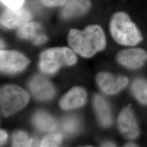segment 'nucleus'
Wrapping results in <instances>:
<instances>
[{
  "instance_id": "15",
  "label": "nucleus",
  "mask_w": 147,
  "mask_h": 147,
  "mask_svg": "<svg viewBox=\"0 0 147 147\" xmlns=\"http://www.w3.org/2000/svg\"><path fill=\"white\" fill-rule=\"evenodd\" d=\"M33 122L38 129L44 131H50L57 127L56 121L47 113L39 111L33 117Z\"/></svg>"
},
{
  "instance_id": "18",
  "label": "nucleus",
  "mask_w": 147,
  "mask_h": 147,
  "mask_svg": "<svg viewBox=\"0 0 147 147\" xmlns=\"http://www.w3.org/2000/svg\"><path fill=\"white\" fill-rule=\"evenodd\" d=\"M62 137L60 134H53L44 137L40 147H57L62 141Z\"/></svg>"
},
{
  "instance_id": "2",
  "label": "nucleus",
  "mask_w": 147,
  "mask_h": 147,
  "mask_svg": "<svg viewBox=\"0 0 147 147\" xmlns=\"http://www.w3.org/2000/svg\"><path fill=\"white\" fill-rule=\"evenodd\" d=\"M110 28L113 39L121 45L135 46L142 40L140 30L125 12H118L113 16Z\"/></svg>"
},
{
  "instance_id": "17",
  "label": "nucleus",
  "mask_w": 147,
  "mask_h": 147,
  "mask_svg": "<svg viewBox=\"0 0 147 147\" xmlns=\"http://www.w3.org/2000/svg\"><path fill=\"white\" fill-rule=\"evenodd\" d=\"M34 140L30 138L25 132H16L13 135L14 147H31L34 144Z\"/></svg>"
},
{
  "instance_id": "16",
  "label": "nucleus",
  "mask_w": 147,
  "mask_h": 147,
  "mask_svg": "<svg viewBox=\"0 0 147 147\" xmlns=\"http://www.w3.org/2000/svg\"><path fill=\"white\" fill-rule=\"evenodd\" d=\"M131 90L140 102L147 105V81L142 79L136 80L132 84Z\"/></svg>"
},
{
  "instance_id": "3",
  "label": "nucleus",
  "mask_w": 147,
  "mask_h": 147,
  "mask_svg": "<svg viewBox=\"0 0 147 147\" xmlns=\"http://www.w3.org/2000/svg\"><path fill=\"white\" fill-rule=\"evenodd\" d=\"M77 61L75 53L67 47H56L41 54L39 66L43 72L55 73L64 65H72Z\"/></svg>"
},
{
  "instance_id": "21",
  "label": "nucleus",
  "mask_w": 147,
  "mask_h": 147,
  "mask_svg": "<svg viewBox=\"0 0 147 147\" xmlns=\"http://www.w3.org/2000/svg\"><path fill=\"white\" fill-rule=\"evenodd\" d=\"M67 0H42V3L49 7H56L64 5Z\"/></svg>"
},
{
  "instance_id": "10",
  "label": "nucleus",
  "mask_w": 147,
  "mask_h": 147,
  "mask_svg": "<svg viewBox=\"0 0 147 147\" xmlns=\"http://www.w3.org/2000/svg\"><path fill=\"white\" fill-rule=\"evenodd\" d=\"M29 87L32 94L38 100H49L55 95L53 85L40 76L33 77L30 82Z\"/></svg>"
},
{
  "instance_id": "25",
  "label": "nucleus",
  "mask_w": 147,
  "mask_h": 147,
  "mask_svg": "<svg viewBox=\"0 0 147 147\" xmlns=\"http://www.w3.org/2000/svg\"><path fill=\"white\" fill-rule=\"evenodd\" d=\"M4 47L3 43V42L1 41V47L2 48V47Z\"/></svg>"
},
{
  "instance_id": "1",
  "label": "nucleus",
  "mask_w": 147,
  "mask_h": 147,
  "mask_svg": "<svg viewBox=\"0 0 147 147\" xmlns=\"http://www.w3.org/2000/svg\"><path fill=\"white\" fill-rule=\"evenodd\" d=\"M68 42L75 52L88 58L104 49L106 40L99 26L90 25L82 31L71 30L69 33Z\"/></svg>"
},
{
  "instance_id": "4",
  "label": "nucleus",
  "mask_w": 147,
  "mask_h": 147,
  "mask_svg": "<svg viewBox=\"0 0 147 147\" xmlns=\"http://www.w3.org/2000/svg\"><path fill=\"white\" fill-rule=\"evenodd\" d=\"M1 110L3 115H11L26 106L29 95L16 85H7L1 89Z\"/></svg>"
},
{
  "instance_id": "20",
  "label": "nucleus",
  "mask_w": 147,
  "mask_h": 147,
  "mask_svg": "<svg viewBox=\"0 0 147 147\" xmlns=\"http://www.w3.org/2000/svg\"><path fill=\"white\" fill-rule=\"evenodd\" d=\"M2 3L10 9H19L23 5L25 0H1Z\"/></svg>"
},
{
  "instance_id": "22",
  "label": "nucleus",
  "mask_w": 147,
  "mask_h": 147,
  "mask_svg": "<svg viewBox=\"0 0 147 147\" xmlns=\"http://www.w3.org/2000/svg\"><path fill=\"white\" fill-rule=\"evenodd\" d=\"M7 134L5 131L3 130H1L0 131V142L1 145L3 144L5 142L7 138Z\"/></svg>"
},
{
  "instance_id": "6",
  "label": "nucleus",
  "mask_w": 147,
  "mask_h": 147,
  "mask_svg": "<svg viewBox=\"0 0 147 147\" xmlns=\"http://www.w3.org/2000/svg\"><path fill=\"white\" fill-rule=\"evenodd\" d=\"M118 62L130 69L142 67L147 60V53L142 49H129L121 51L117 56Z\"/></svg>"
},
{
  "instance_id": "9",
  "label": "nucleus",
  "mask_w": 147,
  "mask_h": 147,
  "mask_svg": "<svg viewBox=\"0 0 147 147\" xmlns=\"http://www.w3.org/2000/svg\"><path fill=\"white\" fill-rule=\"evenodd\" d=\"M118 126L122 134L127 138L134 140L138 136L139 127L130 106L121 112L118 118Z\"/></svg>"
},
{
  "instance_id": "5",
  "label": "nucleus",
  "mask_w": 147,
  "mask_h": 147,
  "mask_svg": "<svg viewBox=\"0 0 147 147\" xmlns=\"http://www.w3.org/2000/svg\"><path fill=\"white\" fill-rule=\"evenodd\" d=\"M28 63V59L20 53L7 50L0 51V68L2 72L16 73L25 68Z\"/></svg>"
},
{
  "instance_id": "11",
  "label": "nucleus",
  "mask_w": 147,
  "mask_h": 147,
  "mask_svg": "<svg viewBox=\"0 0 147 147\" xmlns=\"http://www.w3.org/2000/svg\"><path fill=\"white\" fill-rule=\"evenodd\" d=\"M18 36L20 38L29 39L35 45L42 44L47 40L46 36L42 32L40 25L37 22H27L19 28Z\"/></svg>"
},
{
  "instance_id": "13",
  "label": "nucleus",
  "mask_w": 147,
  "mask_h": 147,
  "mask_svg": "<svg viewBox=\"0 0 147 147\" xmlns=\"http://www.w3.org/2000/svg\"><path fill=\"white\" fill-rule=\"evenodd\" d=\"M91 3L90 0H67L61 11L64 19H70L82 16L89 11Z\"/></svg>"
},
{
  "instance_id": "7",
  "label": "nucleus",
  "mask_w": 147,
  "mask_h": 147,
  "mask_svg": "<svg viewBox=\"0 0 147 147\" xmlns=\"http://www.w3.org/2000/svg\"><path fill=\"white\" fill-rule=\"evenodd\" d=\"M32 18L31 13L23 8H8L3 11L1 17V24L8 28L20 27Z\"/></svg>"
},
{
  "instance_id": "23",
  "label": "nucleus",
  "mask_w": 147,
  "mask_h": 147,
  "mask_svg": "<svg viewBox=\"0 0 147 147\" xmlns=\"http://www.w3.org/2000/svg\"><path fill=\"white\" fill-rule=\"evenodd\" d=\"M102 146L103 147H115L116 145L112 143H111V142H106L104 143Z\"/></svg>"
},
{
  "instance_id": "8",
  "label": "nucleus",
  "mask_w": 147,
  "mask_h": 147,
  "mask_svg": "<svg viewBox=\"0 0 147 147\" xmlns=\"http://www.w3.org/2000/svg\"><path fill=\"white\" fill-rule=\"evenodd\" d=\"M96 81L100 89L108 94H115L124 89L129 80L124 76H114L110 74L101 73L97 75Z\"/></svg>"
},
{
  "instance_id": "12",
  "label": "nucleus",
  "mask_w": 147,
  "mask_h": 147,
  "mask_svg": "<svg viewBox=\"0 0 147 147\" xmlns=\"http://www.w3.org/2000/svg\"><path fill=\"white\" fill-rule=\"evenodd\" d=\"M87 94L81 87H74L65 94L60 101V106L64 110H70L81 107L86 101Z\"/></svg>"
},
{
  "instance_id": "14",
  "label": "nucleus",
  "mask_w": 147,
  "mask_h": 147,
  "mask_svg": "<svg viewBox=\"0 0 147 147\" xmlns=\"http://www.w3.org/2000/svg\"><path fill=\"white\" fill-rule=\"evenodd\" d=\"M95 109L101 124L104 126L110 125L112 122L110 107L106 101L99 95L94 98Z\"/></svg>"
},
{
  "instance_id": "19",
  "label": "nucleus",
  "mask_w": 147,
  "mask_h": 147,
  "mask_svg": "<svg viewBox=\"0 0 147 147\" xmlns=\"http://www.w3.org/2000/svg\"><path fill=\"white\" fill-rule=\"evenodd\" d=\"M79 126L78 119L72 116L68 117L63 121V130L67 133H73L76 131Z\"/></svg>"
},
{
  "instance_id": "24",
  "label": "nucleus",
  "mask_w": 147,
  "mask_h": 147,
  "mask_svg": "<svg viewBox=\"0 0 147 147\" xmlns=\"http://www.w3.org/2000/svg\"><path fill=\"white\" fill-rule=\"evenodd\" d=\"M125 147H137V146L133 143H129L125 145Z\"/></svg>"
}]
</instances>
